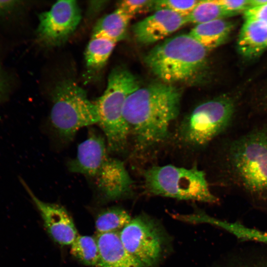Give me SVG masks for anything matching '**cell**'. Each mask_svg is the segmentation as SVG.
Here are the masks:
<instances>
[{"instance_id": "1", "label": "cell", "mask_w": 267, "mask_h": 267, "mask_svg": "<svg viewBox=\"0 0 267 267\" xmlns=\"http://www.w3.org/2000/svg\"><path fill=\"white\" fill-rule=\"evenodd\" d=\"M181 97L178 89L163 82L139 88L127 97L123 115L135 149L151 148L168 139L179 113Z\"/></svg>"}, {"instance_id": "2", "label": "cell", "mask_w": 267, "mask_h": 267, "mask_svg": "<svg viewBox=\"0 0 267 267\" xmlns=\"http://www.w3.org/2000/svg\"><path fill=\"white\" fill-rule=\"evenodd\" d=\"M110 154L105 137L91 129L67 165L70 172L84 175L101 198L107 201L129 197L134 191L133 180L124 162Z\"/></svg>"}, {"instance_id": "3", "label": "cell", "mask_w": 267, "mask_h": 267, "mask_svg": "<svg viewBox=\"0 0 267 267\" xmlns=\"http://www.w3.org/2000/svg\"><path fill=\"white\" fill-rule=\"evenodd\" d=\"M227 164L241 188L257 199L267 200V128L256 129L233 141Z\"/></svg>"}, {"instance_id": "4", "label": "cell", "mask_w": 267, "mask_h": 267, "mask_svg": "<svg viewBox=\"0 0 267 267\" xmlns=\"http://www.w3.org/2000/svg\"><path fill=\"white\" fill-rule=\"evenodd\" d=\"M208 50L189 34L169 38L151 49L144 62L163 83L187 82L204 69Z\"/></svg>"}, {"instance_id": "5", "label": "cell", "mask_w": 267, "mask_h": 267, "mask_svg": "<svg viewBox=\"0 0 267 267\" xmlns=\"http://www.w3.org/2000/svg\"><path fill=\"white\" fill-rule=\"evenodd\" d=\"M139 87L134 75L124 67L114 68L109 75L107 88L94 102L98 115V124L103 133L110 153L124 152L130 136L123 115L127 97Z\"/></svg>"}, {"instance_id": "6", "label": "cell", "mask_w": 267, "mask_h": 267, "mask_svg": "<svg viewBox=\"0 0 267 267\" xmlns=\"http://www.w3.org/2000/svg\"><path fill=\"white\" fill-rule=\"evenodd\" d=\"M142 174L144 188L149 194L210 203L218 201L210 190L205 173L196 166H154Z\"/></svg>"}, {"instance_id": "7", "label": "cell", "mask_w": 267, "mask_h": 267, "mask_svg": "<svg viewBox=\"0 0 267 267\" xmlns=\"http://www.w3.org/2000/svg\"><path fill=\"white\" fill-rule=\"evenodd\" d=\"M50 120L58 138L68 143L81 128L97 124L98 115L86 91L73 81L64 80L52 91Z\"/></svg>"}, {"instance_id": "8", "label": "cell", "mask_w": 267, "mask_h": 267, "mask_svg": "<svg viewBox=\"0 0 267 267\" xmlns=\"http://www.w3.org/2000/svg\"><path fill=\"white\" fill-rule=\"evenodd\" d=\"M234 112L233 101L220 96L197 106L180 123L178 140L191 148L204 147L230 124Z\"/></svg>"}, {"instance_id": "9", "label": "cell", "mask_w": 267, "mask_h": 267, "mask_svg": "<svg viewBox=\"0 0 267 267\" xmlns=\"http://www.w3.org/2000/svg\"><path fill=\"white\" fill-rule=\"evenodd\" d=\"M119 234L125 249L144 267H152L159 262L164 235L151 218L141 214L132 219Z\"/></svg>"}, {"instance_id": "10", "label": "cell", "mask_w": 267, "mask_h": 267, "mask_svg": "<svg viewBox=\"0 0 267 267\" xmlns=\"http://www.w3.org/2000/svg\"><path fill=\"white\" fill-rule=\"evenodd\" d=\"M81 19V11L76 1L56 2L50 10L39 15L36 31L38 42L47 47L64 44L74 33Z\"/></svg>"}, {"instance_id": "11", "label": "cell", "mask_w": 267, "mask_h": 267, "mask_svg": "<svg viewBox=\"0 0 267 267\" xmlns=\"http://www.w3.org/2000/svg\"><path fill=\"white\" fill-rule=\"evenodd\" d=\"M22 182L38 210L51 237L60 245H71L78 235L74 222L67 210L58 204L41 200L24 181Z\"/></svg>"}, {"instance_id": "12", "label": "cell", "mask_w": 267, "mask_h": 267, "mask_svg": "<svg viewBox=\"0 0 267 267\" xmlns=\"http://www.w3.org/2000/svg\"><path fill=\"white\" fill-rule=\"evenodd\" d=\"M187 16L168 9H159L133 26L135 40L143 44L158 42L188 23Z\"/></svg>"}, {"instance_id": "13", "label": "cell", "mask_w": 267, "mask_h": 267, "mask_svg": "<svg viewBox=\"0 0 267 267\" xmlns=\"http://www.w3.org/2000/svg\"><path fill=\"white\" fill-rule=\"evenodd\" d=\"M119 233L97 234L99 259L96 267H144L124 247Z\"/></svg>"}, {"instance_id": "14", "label": "cell", "mask_w": 267, "mask_h": 267, "mask_svg": "<svg viewBox=\"0 0 267 267\" xmlns=\"http://www.w3.org/2000/svg\"><path fill=\"white\" fill-rule=\"evenodd\" d=\"M237 47L246 57L261 54L267 49V26L256 20L245 19L238 36Z\"/></svg>"}, {"instance_id": "15", "label": "cell", "mask_w": 267, "mask_h": 267, "mask_svg": "<svg viewBox=\"0 0 267 267\" xmlns=\"http://www.w3.org/2000/svg\"><path fill=\"white\" fill-rule=\"evenodd\" d=\"M181 220L190 223H209L226 230L240 239L267 244V232L247 227L239 223L221 220L203 212L183 215Z\"/></svg>"}, {"instance_id": "16", "label": "cell", "mask_w": 267, "mask_h": 267, "mask_svg": "<svg viewBox=\"0 0 267 267\" xmlns=\"http://www.w3.org/2000/svg\"><path fill=\"white\" fill-rule=\"evenodd\" d=\"M231 29L230 22L220 19L196 25L188 34L209 51L223 44Z\"/></svg>"}, {"instance_id": "17", "label": "cell", "mask_w": 267, "mask_h": 267, "mask_svg": "<svg viewBox=\"0 0 267 267\" xmlns=\"http://www.w3.org/2000/svg\"><path fill=\"white\" fill-rule=\"evenodd\" d=\"M132 16L120 8L100 18L95 25L92 38H103L116 43L123 39Z\"/></svg>"}, {"instance_id": "18", "label": "cell", "mask_w": 267, "mask_h": 267, "mask_svg": "<svg viewBox=\"0 0 267 267\" xmlns=\"http://www.w3.org/2000/svg\"><path fill=\"white\" fill-rule=\"evenodd\" d=\"M129 213L119 207H111L100 211L95 220L97 234L118 232L131 220Z\"/></svg>"}, {"instance_id": "19", "label": "cell", "mask_w": 267, "mask_h": 267, "mask_svg": "<svg viewBox=\"0 0 267 267\" xmlns=\"http://www.w3.org/2000/svg\"><path fill=\"white\" fill-rule=\"evenodd\" d=\"M116 44L103 38H91L85 52L87 66L93 69L102 68L108 60Z\"/></svg>"}, {"instance_id": "20", "label": "cell", "mask_w": 267, "mask_h": 267, "mask_svg": "<svg viewBox=\"0 0 267 267\" xmlns=\"http://www.w3.org/2000/svg\"><path fill=\"white\" fill-rule=\"evenodd\" d=\"M70 246V253L75 258L85 265L97 267L99 251L95 237L78 235Z\"/></svg>"}, {"instance_id": "21", "label": "cell", "mask_w": 267, "mask_h": 267, "mask_svg": "<svg viewBox=\"0 0 267 267\" xmlns=\"http://www.w3.org/2000/svg\"><path fill=\"white\" fill-rule=\"evenodd\" d=\"M232 15L218 3L216 0H199L187 16V19L188 23L197 25Z\"/></svg>"}, {"instance_id": "22", "label": "cell", "mask_w": 267, "mask_h": 267, "mask_svg": "<svg viewBox=\"0 0 267 267\" xmlns=\"http://www.w3.org/2000/svg\"><path fill=\"white\" fill-rule=\"evenodd\" d=\"M225 267H267V251L238 255Z\"/></svg>"}, {"instance_id": "23", "label": "cell", "mask_w": 267, "mask_h": 267, "mask_svg": "<svg viewBox=\"0 0 267 267\" xmlns=\"http://www.w3.org/2000/svg\"><path fill=\"white\" fill-rule=\"evenodd\" d=\"M199 0H154L153 7L156 10L168 9L175 12L188 16L193 10Z\"/></svg>"}, {"instance_id": "24", "label": "cell", "mask_w": 267, "mask_h": 267, "mask_svg": "<svg viewBox=\"0 0 267 267\" xmlns=\"http://www.w3.org/2000/svg\"><path fill=\"white\" fill-rule=\"evenodd\" d=\"M154 1L150 0H124L120 2L118 8L133 17L146 9L153 8Z\"/></svg>"}, {"instance_id": "25", "label": "cell", "mask_w": 267, "mask_h": 267, "mask_svg": "<svg viewBox=\"0 0 267 267\" xmlns=\"http://www.w3.org/2000/svg\"><path fill=\"white\" fill-rule=\"evenodd\" d=\"M23 5V1L20 0H0V20L13 18L19 13Z\"/></svg>"}, {"instance_id": "26", "label": "cell", "mask_w": 267, "mask_h": 267, "mask_svg": "<svg viewBox=\"0 0 267 267\" xmlns=\"http://www.w3.org/2000/svg\"><path fill=\"white\" fill-rule=\"evenodd\" d=\"M245 19H252L267 26V3L257 6L251 7L244 11Z\"/></svg>"}, {"instance_id": "27", "label": "cell", "mask_w": 267, "mask_h": 267, "mask_svg": "<svg viewBox=\"0 0 267 267\" xmlns=\"http://www.w3.org/2000/svg\"><path fill=\"white\" fill-rule=\"evenodd\" d=\"M216 1L233 15L249 7V0H216Z\"/></svg>"}, {"instance_id": "28", "label": "cell", "mask_w": 267, "mask_h": 267, "mask_svg": "<svg viewBox=\"0 0 267 267\" xmlns=\"http://www.w3.org/2000/svg\"><path fill=\"white\" fill-rule=\"evenodd\" d=\"M12 80L0 59V104L6 99L11 90Z\"/></svg>"}]
</instances>
